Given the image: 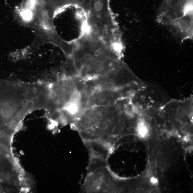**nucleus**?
Segmentation results:
<instances>
[{"label":"nucleus","instance_id":"f257e3e1","mask_svg":"<svg viewBox=\"0 0 193 193\" xmlns=\"http://www.w3.org/2000/svg\"><path fill=\"white\" fill-rule=\"evenodd\" d=\"M89 3L94 20L100 24H107L109 20L108 0H89Z\"/></svg>","mask_w":193,"mask_h":193},{"label":"nucleus","instance_id":"f03ea898","mask_svg":"<svg viewBox=\"0 0 193 193\" xmlns=\"http://www.w3.org/2000/svg\"><path fill=\"white\" fill-rule=\"evenodd\" d=\"M85 40L88 43H91L96 42L97 35L96 33L93 30H90L87 32L85 35Z\"/></svg>","mask_w":193,"mask_h":193},{"label":"nucleus","instance_id":"7ed1b4c3","mask_svg":"<svg viewBox=\"0 0 193 193\" xmlns=\"http://www.w3.org/2000/svg\"><path fill=\"white\" fill-rule=\"evenodd\" d=\"M176 115L180 118L184 117L187 115V108L184 106H180L177 108L176 110Z\"/></svg>","mask_w":193,"mask_h":193},{"label":"nucleus","instance_id":"20e7f679","mask_svg":"<svg viewBox=\"0 0 193 193\" xmlns=\"http://www.w3.org/2000/svg\"><path fill=\"white\" fill-rule=\"evenodd\" d=\"M139 132L142 136H145L148 131V127L143 122L140 123L138 127Z\"/></svg>","mask_w":193,"mask_h":193},{"label":"nucleus","instance_id":"39448f33","mask_svg":"<svg viewBox=\"0 0 193 193\" xmlns=\"http://www.w3.org/2000/svg\"><path fill=\"white\" fill-rule=\"evenodd\" d=\"M159 163L158 167L160 171L162 172H165L168 170L169 168V165L167 162L163 161Z\"/></svg>","mask_w":193,"mask_h":193},{"label":"nucleus","instance_id":"423d86ee","mask_svg":"<svg viewBox=\"0 0 193 193\" xmlns=\"http://www.w3.org/2000/svg\"><path fill=\"white\" fill-rule=\"evenodd\" d=\"M161 155L162 154L161 152H159V153L158 154V155H157L156 158V161L157 164H158V163H160L161 158Z\"/></svg>","mask_w":193,"mask_h":193},{"label":"nucleus","instance_id":"0eeeda50","mask_svg":"<svg viewBox=\"0 0 193 193\" xmlns=\"http://www.w3.org/2000/svg\"><path fill=\"white\" fill-rule=\"evenodd\" d=\"M145 191L144 189L143 188L141 187L138 188V189H137L136 191V192L137 193H143L145 192Z\"/></svg>","mask_w":193,"mask_h":193}]
</instances>
